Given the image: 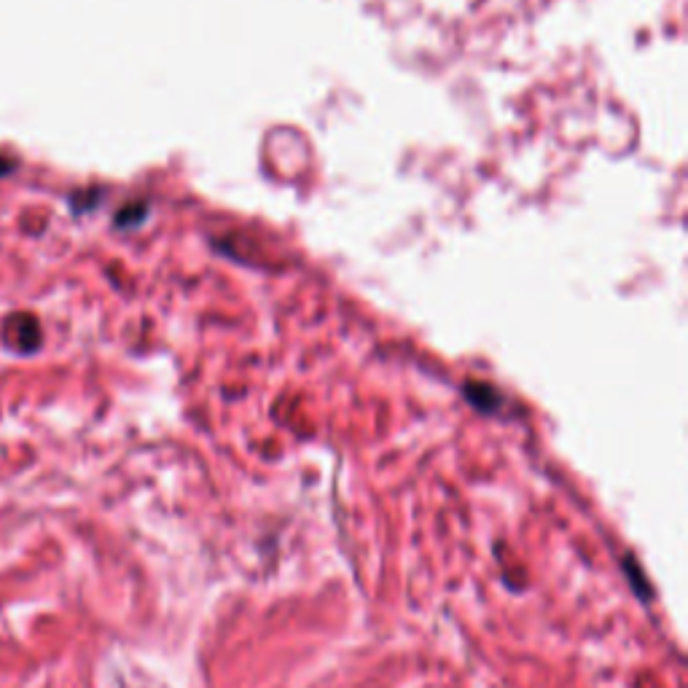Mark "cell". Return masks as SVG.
Here are the masks:
<instances>
[{
    "instance_id": "6da1fadb",
    "label": "cell",
    "mask_w": 688,
    "mask_h": 688,
    "mask_svg": "<svg viewBox=\"0 0 688 688\" xmlns=\"http://www.w3.org/2000/svg\"><path fill=\"white\" fill-rule=\"evenodd\" d=\"M6 334H9V342L17 347L19 353H33L41 344V326L27 312L11 315V320L6 323Z\"/></svg>"
},
{
    "instance_id": "7a4b0ae2",
    "label": "cell",
    "mask_w": 688,
    "mask_h": 688,
    "mask_svg": "<svg viewBox=\"0 0 688 688\" xmlns=\"http://www.w3.org/2000/svg\"><path fill=\"white\" fill-rule=\"evenodd\" d=\"M11 172V162L6 159V156H0V178H6Z\"/></svg>"
}]
</instances>
